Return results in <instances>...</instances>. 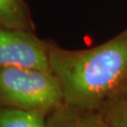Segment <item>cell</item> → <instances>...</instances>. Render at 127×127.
<instances>
[{
	"label": "cell",
	"mask_w": 127,
	"mask_h": 127,
	"mask_svg": "<svg viewBox=\"0 0 127 127\" xmlns=\"http://www.w3.org/2000/svg\"><path fill=\"white\" fill-rule=\"evenodd\" d=\"M51 72L63 103L82 109H100L127 87V29L100 45L67 50L49 44Z\"/></svg>",
	"instance_id": "6da1fadb"
},
{
	"label": "cell",
	"mask_w": 127,
	"mask_h": 127,
	"mask_svg": "<svg viewBox=\"0 0 127 127\" xmlns=\"http://www.w3.org/2000/svg\"><path fill=\"white\" fill-rule=\"evenodd\" d=\"M63 103L53 73L24 67L0 68V107L46 113Z\"/></svg>",
	"instance_id": "7a4b0ae2"
},
{
	"label": "cell",
	"mask_w": 127,
	"mask_h": 127,
	"mask_svg": "<svg viewBox=\"0 0 127 127\" xmlns=\"http://www.w3.org/2000/svg\"><path fill=\"white\" fill-rule=\"evenodd\" d=\"M3 67L51 72L49 44L38 39L32 31L0 27V68Z\"/></svg>",
	"instance_id": "3957f363"
},
{
	"label": "cell",
	"mask_w": 127,
	"mask_h": 127,
	"mask_svg": "<svg viewBox=\"0 0 127 127\" xmlns=\"http://www.w3.org/2000/svg\"><path fill=\"white\" fill-rule=\"evenodd\" d=\"M47 127H107L100 109H82L62 103L51 111Z\"/></svg>",
	"instance_id": "277c9868"
},
{
	"label": "cell",
	"mask_w": 127,
	"mask_h": 127,
	"mask_svg": "<svg viewBox=\"0 0 127 127\" xmlns=\"http://www.w3.org/2000/svg\"><path fill=\"white\" fill-rule=\"evenodd\" d=\"M0 27L32 31L33 23L25 0H0Z\"/></svg>",
	"instance_id": "5b68a950"
},
{
	"label": "cell",
	"mask_w": 127,
	"mask_h": 127,
	"mask_svg": "<svg viewBox=\"0 0 127 127\" xmlns=\"http://www.w3.org/2000/svg\"><path fill=\"white\" fill-rule=\"evenodd\" d=\"M0 127H47V120L42 112L0 107Z\"/></svg>",
	"instance_id": "8992f818"
},
{
	"label": "cell",
	"mask_w": 127,
	"mask_h": 127,
	"mask_svg": "<svg viewBox=\"0 0 127 127\" xmlns=\"http://www.w3.org/2000/svg\"><path fill=\"white\" fill-rule=\"evenodd\" d=\"M107 127H127V96H118L100 108Z\"/></svg>",
	"instance_id": "52a82bcc"
},
{
	"label": "cell",
	"mask_w": 127,
	"mask_h": 127,
	"mask_svg": "<svg viewBox=\"0 0 127 127\" xmlns=\"http://www.w3.org/2000/svg\"><path fill=\"white\" fill-rule=\"evenodd\" d=\"M124 92H125V94H126V96H127V87H126V90H125V91H124Z\"/></svg>",
	"instance_id": "ba28073f"
}]
</instances>
